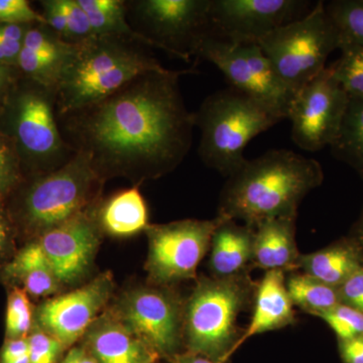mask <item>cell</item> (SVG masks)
Returning a JSON list of instances; mask_svg holds the SVG:
<instances>
[{
    "label": "cell",
    "mask_w": 363,
    "mask_h": 363,
    "mask_svg": "<svg viewBox=\"0 0 363 363\" xmlns=\"http://www.w3.org/2000/svg\"><path fill=\"white\" fill-rule=\"evenodd\" d=\"M350 95L334 77L330 67L296 93L286 119L292 124L293 142L314 152L335 142Z\"/></svg>",
    "instance_id": "4fadbf2b"
},
{
    "label": "cell",
    "mask_w": 363,
    "mask_h": 363,
    "mask_svg": "<svg viewBox=\"0 0 363 363\" xmlns=\"http://www.w3.org/2000/svg\"><path fill=\"white\" fill-rule=\"evenodd\" d=\"M185 303L171 286L150 285L125 291L109 310L160 357L169 359L184 344Z\"/></svg>",
    "instance_id": "9c48e42d"
},
{
    "label": "cell",
    "mask_w": 363,
    "mask_h": 363,
    "mask_svg": "<svg viewBox=\"0 0 363 363\" xmlns=\"http://www.w3.org/2000/svg\"><path fill=\"white\" fill-rule=\"evenodd\" d=\"M28 339V363H57L66 350L58 339L33 325Z\"/></svg>",
    "instance_id": "1f68e13d"
},
{
    "label": "cell",
    "mask_w": 363,
    "mask_h": 363,
    "mask_svg": "<svg viewBox=\"0 0 363 363\" xmlns=\"http://www.w3.org/2000/svg\"><path fill=\"white\" fill-rule=\"evenodd\" d=\"M94 215L101 233L116 238L135 235L149 226L147 204L136 186L100 200Z\"/></svg>",
    "instance_id": "7402d4cb"
},
{
    "label": "cell",
    "mask_w": 363,
    "mask_h": 363,
    "mask_svg": "<svg viewBox=\"0 0 363 363\" xmlns=\"http://www.w3.org/2000/svg\"><path fill=\"white\" fill-rule=\"evenodd\" d=\"M6 279L21 284L28 296L48 297L58 293L61 284L37 240H30L4 267Z\"/></svg>",
    "instance_id": "603a6c76"
},
{
    "label": "cell",
    "mask_w": 363,
    "mask_h": 363,
    "mask_svg": "<svg viewBox=\"0 0 363 363\" xmlns=\"http://www.w3.org/2000/svg\"><path fill=\"white\" fill-rule=\"evenodd\" d=\"M319 318L335 332L338 340L363 337V313L350 306L339 304Z\"/></svg>",
    "instance_id": "4dcf8cb0"
},
{
    "label": "cell",
    "mask_w": 363,
    "mask_h": 363,
    "mask_svg": "<svg viewBox=\"0 0 363 363\" xmlns=\"http://www.w3.org/2000/svg\"><path fill=\"white\" fill-rule=\"evenodd\" d=\"M104 184L87 157L76 152L61 168L26 177L4 205L16 233L33 240L95 206Z\"/></svg>",
    "instance_id": "3957f363"
},
{
    "label": "cell",
    "mask_w": 363,
    "mask_h": 363,
    "mask_svg": "<svg viewBox=\"0 0 363 363\" xmlns=\"http://www.w3.org/2000/svg\"><path fill=\"white\" fill-rule=\"evenodd\" d=\"M323 179V169L316 160L291 150H269L247 160L228 177L218 215L253 228L267 219L298 216L302 200Z\"/></svg>",
    "instance_id": "7a4b0ae2"
},
{
    "label": "cell",
    "mask_w": 363,
    "mask_h": 363,
    "mask_svg": "<svg viewBox=\"0 0 363 363\" xmlns=\"http://www.w3.org/2000/svg\"><path fill=\"white\" fill-rule=\"evenodd\" d=\"M54 90L20 75L0 112V131L16 143L26 177L61 168L75 152L60 130Z\"/></svg>",
    "instance_id": "52a82bcc"
},
{
    "label": "cell",
    "mask_w": 363,
    "mask_h": 363,
    "mask_svg": "<svg viewBox=\"0 0 363 363\" xmlns=\"http://www.w3.org/2000/svg\"><path fill=\"white\" fill-rule=\"evenodd\" d=\"M167 68L143 45L107 35L78 44L57 88V116L83 108L108 96L147 72Z\"/></svg>",
    "instance_id": "277c9868"
},
{
    "label": "cell",
    "mask_w": 363,
    "mask_h": 363,
    "mask_svg": "<svg viewBox=\"0 0 363 363\" xmlns=\"http://www.w3.org/2000/svg\"><path fill=\"white\" fill-rule=\"evenodd\" d=\"M211 0H138L128 2L143 37L152 47L190 61L202 43L211 37Z\"/></svg>",
    "instance_id": "7c38bea8"
},
{
    "label": "cell",
    "mask_w": 363,
    "mask_h": 363,
    "mask_svg": "<svg viewBox=\"0 0 363 363\" xmlns=\"http://www.w3.org/2000/svg\"><path fill=\"white\" fill-rule=\"evenodd\" d=\"M113 291L111 272H104L86 285L48 298L35 311L33 325L70 347L83 337L100 316Z\"/></svg>",
    "instance_id": "9a60e30c"
},
{
    "label": "cell",
    "mask_w": 363,
    "mask_h": 363,
    "mask_svg": "<svg viewBox=\"0 0 363 363\" xmlns=\"http://www.w3.org/2000/svg\"><path fill=\"white\" fill-rule=\"evenodd\" d=\"M305 0H211V37L233 43H259L279 26L302 18Z\"/></svg>",
    "instance_id": "5bb4252c"
},
{
    "label": "cell",
    "mask_w": 363,
    "mask_h": 363,
    "mask_svg": "<svg viewBox=\"0 0 363 363\" xmlns=\"http://www.w3.org/2000/svg\"><path fill=\"white\" fill-rule=\"evenodd\" d=\"M198 55L217 67L231 88L255 98L286 119L295 94L279 79L257 43L208 37Z\"/></svg>",
    "instance_id": "8fae6325"
},
{
    "label": "cell",
    "mask_w": 363,
    "mask_h": 363,
    "mask_svg": "<svg viewBox=\"0 0 363 363\" xmlns=\"http://www.w3.org/2000/svg\"><path fill=\"white\" fill-rule=\"evenodd\" d=\"M285 274L281 271L266 272L257 283L252 321L236 343L233 354L253 336L285 328L296 321L295 306L286 290Z\"/></svg>",
    "instance_id": "ac0fdd59"
},
{
    "label": "cell",
    "mask_w": 363,
    "mask_h": 363,
    "mask_svg": "<svg viewBox=\"0 0 363 363\" xmlns=\"http://www.w3.org/2000/svg\"><path fill=\"white\" fill-rule=\"evenodd\" d=\"M338 347L343 363H363V337L338 340Z\"/></svg>",
    "instance_id": "ab89813d"
},
{
    "label": "cell",
    "mask_w": 363,
    "mask_h": 363,
    "mask_svg": "<svg viewBox=\"0 0 363 363\" xmlns=\"http://www.w3.org/2000/svg\"><path fill=\"white\" fill-rule=\"evenodd\" d=\"M95 206L35 238L62 286L78 283L93 266L102 234Z\"/></svg>",
    "instance_id": "2e32d148"
},
{
    "label": "cell",
    "mask_w": 363,
    "mask_h": 363,
    "mask_svg": "<svg viewBox=\"0 0 363 363\" xmlns=\"http://www.w3.org/2000/svg\"><path fill=\"white\" fill-rule=\"evenodd\" d=\"M35 312L28 293L13 286L7 298L6 339L26 338L35 322Z\"/></svg>",
    "instance_id": "f1b7e54d"
},
{
    "label": "cell",
    "mask_w": 363,
    "mask_h": 363,
    "mask_svg": "<svg viewBox=\"0 0 363 363\" xmlns=\"http://www.w3.org/2000/svg\"><path fill=\"white\" fill-rule=\"evenodd\" d=\"M351 238L357 242L363 255V211L362 217H360L359 220H358L357 225L354 227V230H353V238Z\"/></svg>",
    "instance_id": "ee69618b"
},
{
    "label": "cell",
    "mask_w": 363,
    "mask_h": 363,
    "mask_svg": "<svg viewBox=\"0 0 363 363\" xmlns=\"http://www.w3.org/2000/svg\"><path fill=\"white\" fill-rule=\"evenodd\" d=\"M188 70L147 72L96 104L57 116L73 152L84 155L100 180L133 186L178 168L193 142L194 112L180 87Z\"/></svg>",
    "instance_id": "6da1fadb"
},
{
    "label": "cell",
    "mask_w": 363,
    "mask_h": 363,
    "mask_svg": "<svg viewBox=\"0 0 363 363\" xmlns=\"http://www.w3.org/2000/svg\"><path fill=\"white\" fill-rule=\"evenodd\" d=\"M297 216L277 217L255 227L252 267L297 272L301 253L296 242Z\"/></svg>",
    "instance_id": "d6986e66"
},
{
    "label": "cell",
    "mask_w": 363,
    "mask_h": 363,
    "mask_svg": "<svg viewBox=\"0 0 363 363\" xmlns=\"http://www.w3.org/2000/svg\"><path fill=\"white\" fill-rule=\"evenodd\" d=\"M171 363H218L209 359V358L202 357V355L192 354V353H185V354L175 355L169 358Z\"/></svg>",
    "instance_id": "7bdbcfd3"
},
{
    "label": "cell",
    "mask_w": 363,
    "mask_h": 363,
    "mask_svg": "<svg viewBox=\"0 0 363 363\" xmlns=\"http://www.w3.org/2000/svg\"><path fill=\"white\" fill-rule=\"evenodd\" d=\"M40 4L43 9L40 13L44 18L45 25L58 33L62 39L70 43L69 42V30L66 16L60 6L58 0H42Z\"/></svg>",
    "instance_id": "8d00e7d4"
},
{
    "label": "cell",
    "mask_w": 363,
    "mask_h": 363,
    "mask_svg": "<svg viewBox=\"0 0 363 363\" xmlns=\"http://www.w3.org/2000/svg\"><path fill=\"white\" fill-rule=\"evenodd\" d=\"M257 283L250 272L231 278L198 279L186 300L184 344L187 352L225 363L243 332L238 317L255 303Z\"/></svg>",
    "instance_id": "5b68a950"
},
{
    "label": "cell",
    "mask_w": 363,
    "mask_h": 363,
    "mask_svg": "<svg viewBox=\"0 0 363 363\" xmlns=\"http://www.w3.org/2000/svg\"><path fill=\"white\" fill-rule=\"evenodd\" d=\"M362 267V253L352 238L336 241L318 252L301 255L298 262V271L336 289Z\"/></svg>",
    "instance_id": "44dd1931"
},
{
    "label": "cell",
    "mask_w": 363,
    "mask_h": 363,
    "mask_svg": "<svg viewBox=\"0 0 363 363\" xmlns=\"http://www.w3.org/2000/svg\"><path fill=\"white\" fill-rule=\"evenodd\" d=\"M30 26L0 25V64L18 68L23 40Z\"/></svg>",
    "instance_id": "836d02e7"
},
{
    "label": "cell",
    "mask_w": 363,
    "mask_h": 363,
    "mask_svg": "<svg viewBox=\"0 0 363 363\" xmlns=\"http://www.w3.org/2000/svg\"><path fill=\"white\" fill-rule=\"evenodd\" d=\"M16 233L6 205L0 201V257L6 255L13 247L14 234Z\"/></svg>",
    "instance_id": "f35d334b"
},
{
    "label": "cell",
    "mask_w": 363,
    "mask_h": 363,
    "mask_svg": "<svg viewBox=\"0 0 363 363\" xmlns=\"http://www.w3.org/2000/svg\"><path fill=\"white\" fill-rule=\"evenodd\" d=\"M83 337V346L97 363H156L160 358L111 310L102 313Z\"/></svg>",
    "instance_id": "e0dca14e"
},
{
    "label": "cell",
    "mask_w": 363,
    "mask_h": 363,
    "mask_svg": "<svg viewBox=\"0 0 363 363\" xmlns=\"http://www.w3.org/2000/svg\"><path fill=\"white\" fill-rule=\"evenodd\" d=\"M325 9L337 28L340 48L343 45L363 47V0H333L325 4Z\"/></svg>",
    "instance_id": "4316f807"
},
{
    "label": "cell",
    "mask_w": 363,
    "mask_h": 363,
    "mask_svg": "<svg viewBox=\"0 0 363 363\" xmlns=\"http://www.w3.org/2000/svg\"><path fill=\"white\" fill-rule=\"evenodd\" d=\"M340 304L363 313V267L337 288Z\"/></svg>",
    "instance_id": "d590c367"
},
{
    "label": "cell",
    "mask_w": 363,
    "mask_h": 363,
    "mask_svg": "<svg viewBox=\"0 0 363 363\" xmlns=\"http://www.w3.org/2000/svg\"><path fill=\"white\" fill-rule=\"evenodd\" d=\"M28 354V339H6L0 350V363H11Z\"/></svg>",
    "instance_id": "74e56055"
},
{
    "label": "cell",
    "mask_w": 363,
    "mask_h": 363,
    "mask_svg": "<svg viewBox=\"0 0 363 363\" xmlns=\"http://www.w3.org/2000/svg\"><path fill=\"white\" fill-rule=\"evenodd\" d=\"M20 75L21 73L18 68L0 64V112L4 108L9 93Z\"/></svg>",
    "instance_id": "60d3db41"
},
{
    "label": "cell",
    "mask_w": 363,
    "mask_h": 363,
    "mask_svg": "<svg viewBox=\"0 0 363 363\" xmlns=\"http://www.w3.org/2000/svg\"><path fill=\"white\" fill-rule=\"evenodd\" d=\"M194 119L195 128L200 130V159L228 178L247 161L243 152L248 143L285 118L255 98L229 87L205 98L194 112Z\"/></svg>",
    "instance_id": "8992f818"
},
{
    "label": "cell",
    "mask_w": 363,
    "mask_h": 363,
    "mask_svg": "<svg viewBox=\"0 0 363 363\" xmlns=\"http://www.w3.org/2000/svg\"><path fill=\"white\" fill-rule=\"evenodd\" d=\"M44 23L42 13L35 11L28 0H0V25Z\"/></svg>",
    "instance_id": "e575fe53"
},
{
    "label": "cell",
    "mask_w": 363,
    "mask_h": 363,
    "mask_svg": "<svg viewBox=\"0 0 363 363\" xmlns=\"http://www.w3.org/2000/svg\"><path fill=\"white\" fill-rule=\"evenodd\" d=\"M257 44L296 94L326 68L329 55L340 49L341 38L325 2L319 1L304 16L279 26Z\"/></svg>",
    "instance_id": "ba28073f"
},
{
    "label": "cell",
    "mask_w": 363,
    "mask_h": 363,
    "mask_svg": "<svg viewBox=\"0 0 363 363\" xmlns=\"http://www.w3.org/2000/svg\"><path fill=\"white\" fill-rule=\"evenodd\" d=\"M286 286L294 306L313 316L319 317L340 304L337 289L304 272H293Z\"/></svg>",
    "instance_id": "484cf974"
},
{
    "label": "cell",
    "mask_w": 363,
    "mask_h": 363,
    "mask_svg": "<svg viewBox=\"0 0 363 363\" xmlns=\"http://www.w3.org/2000/svg\"><path fill=\"white\" fill-rule=\"evenodd\" d=\"M341 56L330 66L334 77L350 97L363 98V47L343 45Z\"/></svg>",
    "instance_id": "83f0119b"
},
{
    "label": "cell",
    "mask_w": 363,
    "mask_h": 363,
    "mask_svg": "<svg viewBox=\"0 0 363 363\" xmlns=\"http://www.w3.org/2000/svg\"><path fill=\"white\" fill-rule=\"evenodd\" d=\"M217 215L211 220L184 219L164 224H149V257L145 269L150 285L168 286L197 278L212 236L220 224Z\"/></svg>",
    "instance_id": "30bf717a"
},
{
    "label": "cell",
    "mask_w": 363,
    "mask_h": 363,
    "mask_svg": "<svg viewBox=\"0 0 363 363\" xmlns=\"http://www.w3.org/2000/svg\"><path fill=\"white\" fill-rule=\"evenodd\" d=\"M60 6L66 16L69 30V42L78 45L94 37L92 26L84 9L78 0H58Z\"/></svg>",
    "instance_id": "d6a6232c"
},
{
    "label": "cell",
    "mask_w": 363,
    "mask_h": 363,
    "mask_svg": "<svg viewBox=\"0 0 363 363\" xmlns=\"http://www.w3.org/2000/svg\"><path fill=\"white\" fill-rule=\"evenodd\" d=\"M331 152L355 169L363 179V98L350 97Z\"/></svg>",
    "instance_id": "d4e9b609"
},
{
    "label": "cell",
    "mask_w": 363,
    "mask_h": 363,
    "mask_svg": "<svg viewBox=\"0 0 363 363\" xmlns=\"http://www.w3.org/2000/svg\"><path fill=\"white\" fill-rule=\"evenodd\" d=\"M0 201H1V200H0Z\"/></svg>",
    "instance_id": "f6af8a7d"
},
{
    "label": "cell",
    "mask_w": 363,
    "mask_h": 363,
    "mask_svg": "<svg viewBox=\"0 0 363 363\" xmlns=\"http://www.w3.org/2000/svg\"><path fill=\"white\" fill-rule=\"evenodd\" d=\"M60 363H97L92 355L86 350L84 346H75L72 348L64 359Z\"/></svg>",
    "instance_id": "b9f144b4"
},
{
    "label": "cell",
    "mask_w": 363,
    "mask_h": 363,
    "mask_svg": "<svg viewBox=\"0 0 363 363\" xmlns=\"http://www.w3.org/2000/svg\"><path fill=\"white\" fill-rule=\"evenodd\" d=\"M26 175L16 143L0 131V200L6 202L23 181Z\"/></svg>",
    "instance_id": "f546056e"
},
{
    "label": "cell",
    "mask_w": 363,
    "mask_h": 363,
    "mask_svg": "<svg viewBox=\"0 0 363 363\" xmlns=\"http://www.w3.org/2000/svg\"><path fill=\"white\" fill-rule=\"evenodd\" d=\"M89 18L94 35L119 38L152 47V42L126 21L128 4L123 0H78Z\"/></svg>",
    "instance_id": "cb8c5ba5"
},
{
    "label": "cell",
    "mask_w": 363,
    "mask_h": 363,
    "mask_svg": "<svg viewBox=\"0 0 363 363\" xmlns=\"http://www.w3.org/2000/svg\"><path fill=\"white\" fill-rule=\"evenodd\" d=\"M253 242V227L222 217L210 245V269L214 278H231L250 272Z\"/></svg>",
    "instance_id": "ffe728a7"
}]
</instances>
